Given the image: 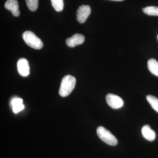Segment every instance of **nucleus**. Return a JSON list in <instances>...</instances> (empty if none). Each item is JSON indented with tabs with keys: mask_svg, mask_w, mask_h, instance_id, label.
Masks as SVG:
<instances>
[{
	"mask_svg": "<svg viewBox=\"0 0 158 158\" xmlns=\"http://www.w3.org/2000/svg\"><path fill=\"white\" fill-rule=\"evenodd\" d=\"M76 79L71 75H66L62 79L59 88L60 96L65 97L71 93L75 87Z\"/></svg>",
	"mask_w": 158,
	"mask_h": 158,
	"instance_id": "1",
	"label": "nucleus"
},
{
	"mask_svg": "<svg viewBox=\"0 0 158 158\" xmlns=\"http://www.w3.org/2000/svg\"><path fill=\"white\" fill-rule=\"evenodd\" d=\"M23 39L29 46L35 49H40L43 47L42 40L31 31H26L23 34Z\"/></svg>",
	"mask_w": 158,
	"mask_h": 158,
	"instance_id": "2",
	"label": "nucleus"
},
{
	"mask_svg": "<svg viewBox=\"0 0 158 158\" xmlns=\"http://www.w3.org/2000/svg\"><path fill=\"white\" fill-rule=\"evenodd\" d=\"M97 133L100 139L105 142L106 144L115 146L118 143L117 139L109 130L103 127L100 126L97 129Z\"/></svg>",
	"mask_w": 158,
	"mask_h": 158,
	"instance_id": "3",
	"label": "nucleus"
},
{
	"mask_svg": "<svg viewBox=\"0 0 158 158\" xmlns=\"http://www.w3.org/2000/svg\"><path fill=\"white\" fill-rule=\"evenodd\" d=\"M108 105L113 109H118L123 106V102L121 98L115 94H109L106 96Z\"/></svg>",
	"mask_w": 158,
	"mask_h": 158,
	"instance_id": "4",
	"label": "nucleus"
},
{
	"mask_svg": "<svg viewBox=\"0 0 158 158\" xmlns=\"http://www.w3.org/2000/svg\"><path fill=\"white\" fill-rule=\"evenodd\" d=\"M91 12L90 8L89 6L83 5L80 6L77 12V19L80 23H83L89 16Z\"/></svg>",
	"mask_w": 158,
	"mask_h": 158,
	"instance_id": "5",
	"label": "nucleus"
},
{
	"mask_svg": "<svg viewBox=\"0 0 158 158\" xmlns=\"http://www.w3.org/2000/svg\"><path fill=\"white\" fill-rule=\"evenodd\" d=\"M17 69L22 76H28L30 74V66L27 60L24 58L20 59L17 62Z\"/></svg>",
	"mask_w": 158,
	"mask_h": 158,
	"instance_id": "6",
	"label": "nucleus"
},
{
	"mask_svg": "<svg viewBox=\"0 0 158 158\" xmlns=\"http://www.w3.org/2000/svg\"><path fill=\"white\" fill-rule=\"evenodd\" d=\"M85 40V37L83 35L76 34L66 39V43L69 47H74L76 46L82 44Z\"/></svg>",
	"mask_w": 158,
	"mask_h": 158,
	"instance_id": "7",
	"label": "nucleus"
},
{
	"mask_svg": "<svg viewBox=\"0 0 158 158\" xmlns=\"http://www.w3.org/2000/svg\"><path fill=\"white\" fill-rule=\"evenodd\" d=\"M5 6L6 9L11 11L14 16L18 17L20 15L19 6L17 0H7Z\"/></svg>",
	"mask_w": 158,
	"mask_h": 158,
	"instance_id": "8",
	"label": "nucleus"
},
{
	"mask_svg": "<svg viewBox=\"0 0 158 158\" xmlns=\"http://www.w3.org/2000/svg\"><path fill=\"white\" fill-rule=\"evenodd\" d=\"M141 132L144 138L148 141H153L155 139L156 133L148 125H144L142 127Z\"/></svg>",
	"mask_w": 158,
	"mask_h": 158,
	"instance_id": "9",
	"label": "nucleus"
},
{
	"mask_svg": "<svg viewBox=\"0 0 158 158\" xmlns=\"http://www.w3.org/2000/svg\"><path fill=\"white\" fill-rule=\"evenodd\" d=\"M11 105L12 106L13 112L15 113L20 112L24 108V106L23 104L22 99L18 98H13L11 101Z\"/></svg>",
	"mask_w": 158,
	"mask_h": 158,
	"instance_id": "10",
	"label": "nucleus"
},
{
	"mask_svg": "<svg viewBox=\"0 0 158 158\" xmlns=\"http://www.w3.org/2000/svg\"><path fill=\"white\" fill-rule=\"evenodd\" d=\"M148 67L152 73L158 77V62L156 59H150L148 62Z\"/></svg>",
	"mask_w": 158,
	"mask_h": 158,
	"instance_id": "11",
	"label": "nucleus"
},
{
	"mask_svg": "<svg viewBox=\"0 0 158 158\" xmlns=\"http://www.w3.org/2000/svg\"><path fill=\"white\" fill-rule=\"evenodd\" d=\"M146 98L153 109L158 113V99L151 95H148Z\"/></svg>",
	"mask_w": 158,
	"mask_h": 158,
	"instance_id": "12",
	"label": "nucleus"
},
{
	"mask_svg": "<svg viewBox=\"0 0 158 158\" xmlns=\"http://www.w3.org/2000/svg\"><path fill=\"white\" fill-rule=\"evenodd\" d=\"M142 10L144 13L149 15L158 16V7L155 6H148L143 8Z\"/></svg>",
	"mask_w": 158,
	"mask_h": 158,
	"instance_id": "13",
	"label": "nucleus"
},
{
	"mask_svg": "<svg viewBox=\"0 0 158 158\" xmlns=\"http://www.w3.org/2000/svg\"><path fill=\"white\" fill-rule=\"evenodd\" d=\"M54 9L57 11H61L64 8L63 0H51Z\"/></svg>",
	"mask_w": 158,
	"mask_h": 158,
	"instance_id": "14",
	"label": "nucleus"
},
{
	"mask_svg": "<svg viewBox=\"0 0 158 158\" xmlns=\"http://www.w3.org/2000/svg\"><path fill=\"white\" fill-rule=\"evenodd\" d=\"M28 8L31 11H35L38 8V0H26Z\"/></svg>",
	"mask_w": 158,
	"mask_h": 158,
	"instance_id": "15",
	"label": "nucleus"
},
{
	"mask_svg": "<svg viewBox=\"0 0 158 158\" xmlns=\"http://www.w3.org/2000/svg\"><path fill=\"white\" fill-rule=\"evenodd\" d=\"M111 1H117V2H120V1H123V0H111Z\"/></svg>",
	"mask_w": 158,
	"mask_h": 158,
	"instance_id": "16",
	"label": "nucleus"
},
{
	"mask_svg": "<svg viewBox=\"0 0 158 158\" xmlns=\"http://www.w3.org/2000/svg\"></svg>",
	"mask_w": 158,
	"mask_h": 158,
	"instance_id": "17",
	"label": "nucleus"
}]
</instances>
